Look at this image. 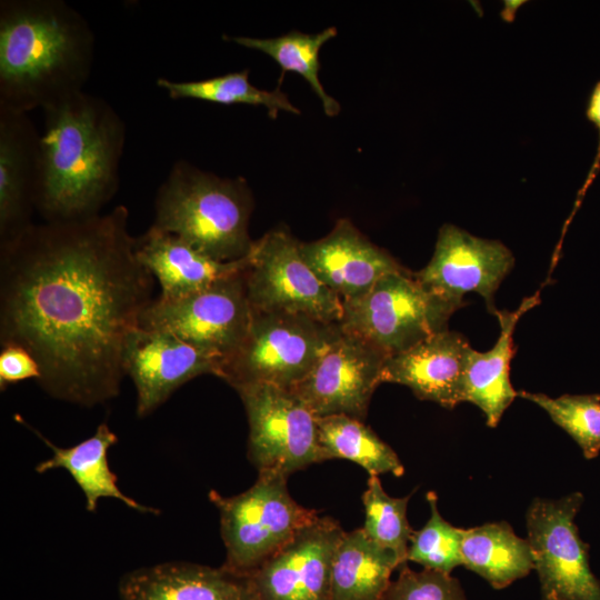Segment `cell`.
I'll list each match as a JSON object with an SVG mask.
<instances>
[{"label":"cell","instance_id":"6da1fadb","mask_svg":"<svg viewBox=\"0 0 600 600\" xmlns=\"http://www.w3.org/2000/svg\"><path fill=\"white\" fill-rule=\"evenodd\" d=\"M129 210L33 223L0 244V342L39 363L52 398L91 408L116 398L123 352L154 278L136 256Z\"/></svg>","mask_w":600,"mask_h":600},{"label":"cell","instance_id":"7a4b0ae2","mask_svg":"<svg viewBox=\"0 0 600 600\" xmlns=\"http://www.w3.org/2000/svg\"><path fill=\"white\" fill-rule=\"evenodd\" d=\"M37 211L43 221L102 213L119 187L126 124L104 99L84 91L42 109Z\"/></svg>","mask_w":600,"mask_h":600},{"label":"cell","instance_id":"3957f363","mask_svg":"<svg viewBox=\"0 0 600 600\" xmlns=\"http://www.w3.org/2000/svg\"><path fill=\"white\" fill-rule=\"evenodd\" d=\"M96 38L62 0L0 1V110L46 108L83 91Z\"/></svg>","mask_w":600,"mask_h":600},{"label":"cell","instance_id":"277c9868","mask_svg":"<svg viewBox=\"0 0 600 600\" xmlns=\"http://www.w3.org/2000/svg\"><path fill=\"white\" fill-rule=\"evenodd\" d=\"M252 210L244 179L220 178L179 160L158 188L152 226L216 260L234 261L252 250Z\"/></svg>","mask_w":600,"mask_h":600},{"label":"cell","instance_id":"5b68a950","mask_svg":"<svg viewBox=\"0 0 600 600\" xmlns=\"http://www.w3.org/2000/svg\"><path fill=\"white\" fill-rule=\"evenodd\" d=\"M258 473L257 481L239 494L209 492L219 511L226 548L222 566L240 576H249L319 517L291 497L287 476Z\"/></svg>","mask_w":600,"mask_h":600},{"label":"cell","instance_id":"8992f818","mask_svg":"<svg viewBox=\"0 0 600 600\" xmlns=\"http://www.w3.org/2000/svg\"><path fill=\"white\" fill-rule=\"evenodd\" d=\"M459 308L428 291L406 269L386 274L363 296L342 301L339 327L389 358L447 330Z\"/></svg>","mask_w":600,"mask_h":600},{"label":"cell","instance_id":"52a82bcc","mask_svg":"<svg viewBox=\"0 0 600 600\" xmlns=\"http://www.w3.org/2000/svg\"><path fill=\"white\" fill-rule=\"evenodd\" d=\"M339 330L304 314L252 310L248 332L223 362L220 379L233 389L264 383L290 390L314 366Z\"/></svg>","mask_w":600,"mask_h":600},{"label":"cell","instance_id":"ba28073f","mask_svg":"<svg viewBox=\"0 0 600 600\" xmlns=\"http://www.w3.org/2000/svg\"><path fill=\"white\" fill-rule=\"evenodd\" d=\"M300 246L286 227L271 229L254 241L244 270L251 309L339 323L342 300L314 274Z\"/></svg>","mask_w":600,"mask_h":600},{"label":"cell","instance_id":"9c48e42d","mask_svg":"<svg viewBox=\"0 0 600 600\" xmlns=\"http://www.w3.org/2000/svg\"><path fill=\"white\" fill-rule=\"evenodd\" d=\"M244 270L184 297L158 296L139 327L176 336L224 362L243 341L252 317Z\"/></svg>","mask_w":600,"mask_h":600},{"label":"cell","instance_id":"30bf717a","mask_svg":"<svg viewBox=\"0 0 600 600\" xmlns=\"http://www.w3.org/2000/svg\"><path fill=\"white\" fill-rule=\"evenodd\" d=\"M584 497L536 498L526 512L528 542L542 600H600V581L589 564V544L574 518Z\"/></svg>","mask_w":600,"mask_h":600},{"label":"cell","instance_id":"8fae6325","mask_svg":"<svg viewBox=\"0 0 600 600\" xmlns=\"http://www.w3.org/2000/svg\"><path fill=\"white\" fill-rule=\"evenodd\" d=\"M249 423L248 458L258 472L289 477L322 462L316 416L290 390L257 383L234 389Z\"/></svg>","mask_w":600,"mask_h":600},{"label":"cell","instance_id":"7c38bea8","mask_svg":"<svg viewBox=\"0 0 600 600\" xmlns=\"http://www.w3.org/2000/svg\"><path fill=\"white\" fill-rule=\"evenodd\" d=\"M386 359L339 327L311 370L290 391L316 417L347 414L363 421L371 397L381 383Z\"/></svg>","mask_w":600,"mask_h":600},{"label":"cell","instance_id":"4fadbf2b","mask_svg":"<svg viewBox=\"0 0 600 600\" xmlns=\"http://www.w3.org/2000/svg\"><path fill=\"white\" fill-rule=\"evenodd\" d=\"M513 264L511 251L500 241L443 224L431 260L413 277L428 291L461 307L463 296L476 292L494 313V292Z\"/></svg>","mask_w":600,"mask_h":600},{"label":"cell","instance_id":"5bb4252c","mask_svg":"<svg viewBox=\"0 0 600 600\" xmlns=\"http://www.w3.org/2000/svg\"><path fill=\"white\" fill-rule=\"evenodd\" d=\"M340 523L318 517L248 577L254 600H329L333 553L344 534Z\"/></svg>","mask_w":600,"mask_h":600},{"label":"cell","instance_id":"9a60e30c","mask_svg":"<svg viewBox=\"0 0 600 600\" xmlns=\"http://www.w3.org/2000/svg\"><path fill=\"white\" fill-rule=\"evenodd\" d=\"M223 362L176 336L138 327L128 338L123 369L137 392V416L142 418L182 384L201 374L220 377Z\"/></svg>","mask_w":600,"mask_h":600},{"label":"cell","instance_id":"2e32d148","mask_svg":"<svg viewBox=\"0 0 600 600\" xmlns=\"http://www.w3.org/2000/svg\"><path fill=\"white\" fill-rule=\"evenodd\" d=\"M300 249L314 274L342 301L363 296L388 273L406 270L347 219L326 237L301 242Z\"/></svg>","mask_w":600,"mask_h":600},{"label":"cell","instance_id":"e0dca14e","mask_svg":"<svg viewBox=\"0 0 600 600\" xmlns=\"http://www.w3.org/2000/svg\"><path fill=\"white\" fill-rule=\"evenodd\" d=\"M39 142L28 113L0 110V244L33 224Z\"/></svg>","mask_w":600,"mask_h":600},{"label":"cell","instance_id":"ac0fdd59","mask_svg":"<svg viewBox=\"0 0 600 600\" xmlns=\"http://www.w3.org/2000/svg\"><path fill=\"white\" fill-rule=\"evenodd\" d=\"M470 348L468 340L459 332L448 329L438 332L387 358L381 383L407 386L418 399L453 409L463 402V376Z\"/></svg>","mask_w":600,"mask_h":600},{"label":"cell","instance_id":"d6986e66","mask_svg":"<svg viewBox=\"0 0 600 600\" xmlns=\"http://www.w3.org/2000/svg\"><path fill=\"white\" fill-rule=\"evenodd\" d=\"M118 591L120 600H254L247 576L184 561L134 569Z\"/></svg>","mask_w":600,"mask_h":600},{"label":"cell","instance_id":"ffe728a7","mask_svg":"<svg viewBox=\"0 0 600 600\" xmlns=\"http://www.w3.org/2000/svg\"><path fill=\"white\" fill-rule=\"evenodd\" d=\"M136 256L158 281L161 289L159 297L163 299L198 292L242 272L249 262V256L234 261L216 260L152 224L137 238Z\"/></svg>","mask_w":600,"mask_h":600},{"label":"cell","instance_id":"44dd1931","mask_svg":"<svg viewBox=\"0 0 600 600\" xmlns=\"http://www.w3.org/2000/svg\"><path fill=\"white\" fill-rule=\"evenodd\" d=\"M539 303V296L526 298L514 311L496 310L500 336L486 352L469 349L463 376L462 401L476 404L486 416L487 424L498 426L503 412L518 392L510 382V361L514 354L512 334L519 319Z\"/></svg>","mask_w":600,"mask_h":600},{"label":"cell","instance_id":"7402d4cb","mask_svg":"<svg viewBox=\"0 0 600 600\" xmlns=\"http://www.w3.org/2000/svg\"><path fill=\"white\" fill-rule=\"evenodd\" d=\"M37 434L51 448L52 457L39 462L36 471L43 473L64 469L69 472L83 492L89 512L96 511L101 498H111L142 513H159L157 509L128 497L119 488L118 478L108 462V451L118 442V437L106 423L99 424L91 437L68 448L57 447L40 433Z\"/></svg>","mask_w":600,"mask_h":600},{"label":"cell","instance_id":"603a6c76","mask_svg":"<svg viewBox=\"0 0 600 600\" xmlns=\"http://www.w3.org/2000/svg\"><path fill=\"white\" fill-rule=\"evenodd\" d=\"M400 567L397 556L362 528L346 531L331 561L329 600H380Z\"/></svg>","mask_w":600,"mask_h":600},{"label":"cell","instance_id":"cb8c5ba5","mask_svg":"<svg viewBox=\"0 0 600 600\" xmlns=\"http://www.w3.org/2000/svg\"><path fill=\"white\" fill-rule=\"evenodd\" d=\"M462 566L500 590L534 569L531 547L508 522H490L461 530Z\"/></svg>","mask_w":600,"mask_h":600},{"label":"cell","instance_id":"d4e9b609","mask_svg":"<svg viewBox=\"0 0 600 600\" xmlns=\"http://www.w3.org/2000/svg\"><path fill=\"white\" fill-rule=\"evenodd\" d=\"M316 418L318 442L324 461L350 460L362 467L369 476L403 474L404 468L394 450L362 420L347 414Z\"/></svg>","mask_w":600,"mask_h":600},{"label":"cell","instance_id":"484cf974","mask_svg":"<svg viewBox=\"0 0 600 600\" xmlns=\"http://www.w3.org/2000/svg\"><path fill=\"white\" fill-rule=\"evenodd\" d=\"M337 36V28L329 27L318 33L309 34L290 31L283 36L269 39L232 37L231 41L270 56L286 71L302 76L319 97L327 116L334 117L340 111L337 100L331 98L319 80V52L321 47Z\"/></svg>","mask_w":600,"mask_h":600},{"label":"cell","instance_id":"4316f807","mask_svg":"<svg viewBox=\"0 0 600 600\" xmlns=\"http://www.w3.org/2000/svg\"><path fill=\"white\" fill-rule=\"evenodd\" d=\"M157 86L163 89L171 99H199L220 104L263 106L271 118H276L279 111L300 113L279 87L268 91L251 84L248 70L199 81H174L159 78Z\"/></svg>","mask_w":600,"mask_h":600},{"label":"cell","instance_id":"83f0119b","mask_svg":"<svg viewBox=\"0 0 600 600\" xmlns=\"http://www.w3.org/2000/svg\"><path fill=\"white\" fill-rule=\"evenodd\" d=\"M410 494L402 498L389 496L378 476H370L362 493L366 534L380 547L392 551L401 566L408 561V549L413 529L407 518Z\"/></svg>","mask_w":600,"mask_h":600},{"label":"cell","instance_id":"f1b7e54d","mask_svg":"<svg viewBox=\"0 0 600 600\" xmlns=\"http://www.w3.org/2000/svg\"><path fill=\"white\" fill-rule=\"evenodd\" d=\"M518 396L542 408L581 448L586 459L600 453V394H563L519 391Z\"/></svg>","mask_w":600,"mask_h":600},{"label":"cell","instance_id":"f546056e","mask_svg":"<svg viewBox=\"0 0 600 600\" xmlns=\"http://www.w3.org/2000/svg\"><path fill=\"white\" fill-rule=\"evenodd\" d=\"M427 501L430 506V518L421 529L413 531L408 561L451 574L454 568L462 566V529L453 527L441 517L433 491L427 493Z\"/></svg>","mask_w":600,"mask_h":600},{"label":"cell","instance_id":"4dcf8cb0","mask_svg":"<svg viewBox=\"0 0 600 600\" xmlns=\"http://www.w3.org/2000/svg\"><path fill=\"white\" fill-rule=\"evenodd\" d=\"M380 600H468L459 580L449 573L401 566Z\"/></svg>","mask_w":600,"mask_h":600},{"label":"cell","instance_id":"1f68e13d","mask_svg":"<svg viewBox=\"0 0 600 600\" xmlns=\"http://www.w3.org/2000/svg\"><path fill=\"white\" fill-rule=\"evenodd\" d=\"M0 351V388L27 379L39 380L41 370L34 357L18 344L1 346Z\"/></svg>","mask_w":600,"mask_h":600},{"label":"cell","instance_id":"d6a6232c","mask_svg":"<svg viewBox=\"0 0 600 600\" xmlns=\"http://www.w3.org/2000/svg\"><path fill=\"white\" fill-rule=\"evenodd\" d=\"M586 118L588 119L589 122H591L596 127L598 131L597 154L594 157V160L589 170L586 181L583 182L582 187L578 191L573 210L564 223L559 246H561L567 228L569 223L571 222L574 213L579 209L583 196L586 194L588 188L591 186V183L593 182V180L596 179L600 170V80L596 82V84L593 86L589 94L587 107H586Z\"/></svg>","mask_w":600,"mask_h":600}]
</instances>
